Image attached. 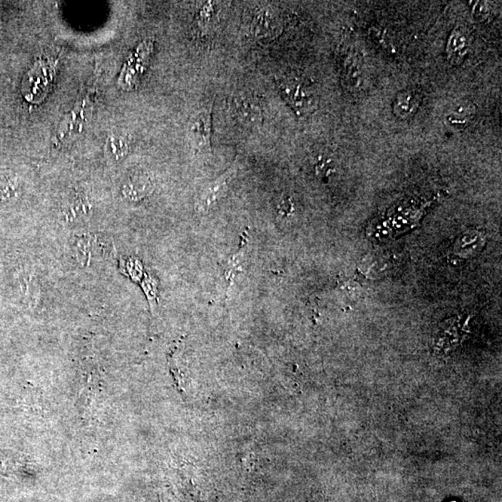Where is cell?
Here are the masks:
<instances>
[{
	"instance_id": "cell-1",
	"label": "cell",
	"mask_w": 502,
	"mask_h": 502,
	"mask_svg": "<svg viewBox=\"0 0 502 502\" xmlns=\"http://www.w3.org/2000/svg\"><path fill=\"white\" fill-rule=\"evenodd\" d=\"M278 91L297 116L313 114L319 106V98L311 86L298 78L282 76L275 81Z\"/></svg>"
},
{
	"instance_id": "cell-2",
	"label": "cell",
	"mask_w": 502,
	"mask_h": 502,
	"mask_svg": "<svg viewBox=\"0 0 502 502\" xmlns=\"http://www.w3.org/2000/svg\"><path fill=\"white\" fill-rule=\"evenodd\" d=\"M213 100L195 110L188 121V137L190 145L198 152L208 153L211 148Z\"/></svg>"
},
{
	"instance_id": "cell-3",
	"label": "cell",
	"mask_w": 502,
	"mask_h": 502,
	"mask_svg": "<svg viewBox=\"0 0 502 502\" xmlns=\"http://www.w3.org/2000/svg\"><path fill=\"white\" fill-rule=\"evenodd\" d=\"M72 250L76 262L87 267L105 258L110 250L106 240L101 235L84 234L73 240Z\"/></svg>"
},
{
	"instance_id": "cell-4",
	"label": "cell",
	"mask_w": 502,
	"mask_h": 502,
	"mask_svg": "<svg viewBox=\"0 0 502 502\" xmlns=\"http://www.w3.org/2000/svg\"><path fill=\"white\" fill-rule=\"evenodd\" d=\"M60 213L66 225H81L91 218L93 205L83 192L76 191L63 199Z\"/></svg>"
},
{
	"instance_id": "cell-5",
	"label": "cell",
	"mask_w": 502,
	"mask_h": 502,
	"mask_svg": "<svg viewBox=\"0 0 502 502\" xmlns=\"http://www.w3.org/2000/svg\"><path fill=\"white\" fill-rule=\"evenodd\" d=\"M237 170V165H232L219 178L213 180V182L205 186L204 189H202L197 205H195V209H197L198 212H206L212 207L214 203H216L220 198L225 195L226 191H227L229 183L234 178Z\"/></svg>"
},
{
	"instance_id": "cell-6",
	"label": "cell",
	"mask_w": 502,
	"mask_h": 502,
	"mask_svg": "<svg viewBox=\"0 0 502 502\" xmlns=\"http://www.w3.org/2000/svg\"><path fill=\"white\" fill-rule=\"evenodd\" d=\"M280 29V21L274 8L268 6L257 8L253 11L250 23V32L257 39L275 36Z\"/></svg>"
},
{
	"instance_id": "cell-7",
	"label": "cell",
	"mask_w": 502,
	"mask_h": 502,
	"mask_svg": "<svg viewBox=\"0 0 502 502\" xmlns=\"http://www.w3.org/2000/svg\"><path fill=\"white\" fill-rule=\"evenodd\" d=\"M232 114L238 122L249 127L262 121V109L258 101L247 95L240 94L232 101Z\"/></svg>"
},
{
	"instance_id": "cell-8",
	"label": "cell",
	"mask_w": 502,
	"mask_h": 502,
	"mask_svg": "<svg viewBox=\"0 0 502 502\" xmlns=\"http://www.w3.org/2000/svg\"><path fill=\"white\" fill-rule=\"evenodd\" d=\"M154 190L151 177L143 171H136L125 179L122 185V195L128 200L135 202L149 195Z\"/></svg>"
},
{
	"instance_id": "cell-9",
	"label": "cell",
	"mask_w": 502,
	"mask_h": 502,
	"mask_svg": "<svg viewBox=\"0 0 502 502\" xmlns=\"http://www.w3.org/2000/svg\"><path fill=\"white\" fill-rule=\"evenodd\" d=\"M421 103V95L414 90H405L397 95L393 103L394 114L400 119L416 114Z\"/></svg>"
},
{
	"instance_id": "cell-10",
	"label": "cell",
	"mask_w": 502,
	"mask_h": 502,
	"mask_svg": "<svg viewBox=\"0 0 502 502\" xmlns=\"http://www.w3.org/2000/svg\"><path fill=\"white\" fill-rule=\"evenodd\" d=\"M471 47L470 36L464 29H456L449 36L446 53L453 63H460L469 53Z\"/></svg>"
},
{
	"instance_id": "cell-11",
	"label": "cell",
	"mask_w": 502,
	"mask_h": 502,
	"mask_svg": "<svg viewBox=\"0 0 502 502\" xmlns=\"http://www.w3.org/2000/svg\"><path fill=\"white\" fill-rule=\"evenodd\" d=\"M476 114V107L471 103H462L451 110L446 116V121L456 130H463L471 124Z\"/></svg>"
},
{
	"instance_id": "cell-12",
	"label": "cell",
	"mask_w": 502,
	"mask_h": 502,
	"mask_svg": "<svg viewBox=\"0 0 502 502\" xmlns=\"http://www.w3.org/2000/svg\"><path fill=\"white\" fill-rule=\"evenodd\" d=\"M246 246L247 242L244 238L240 251L228 260L227 265H226L225 269V277L226 282L228 283V286H230L235 275L240 274V272H243L242 266H243L245 254H246Z\"/></svg>"
},
{
	"instance_id": "cell-13",
	"label": "cell",
	"mask_w": 502,
	"mask_h": 502,
	"mask_svg": "<svg viewBox=\"0 0 502 502\" xmlns=\"http://www.w3.org/2000/svg\"><path fill=\"white\" fill-rule=\"evenodd\" d=\"M122 274L127 275L134 282H140L145 277V270H143V263L136 258L121 259L119 262Z\"/></svg>"
},
{
	"instance_id": "cell-14",
	"label": "cell",
	"mask_w": 502,
	"mask_h": 502,
	"mask_svg": "<svg viewBox=\"0 0 502 502\" xmlns=\"http://www.w3.org/2000/svg\"><path fill=\"white\" fill-rule=\"evenodd\" d=\"M110 155L116 160H121L128 151V140L123 135H114L110 138L109 146H107Z\"/></svg>"
},
{
	"instance_id": "cell-15",
	"label": "cell",
	"mask_w": 502,
	"mask_h": 502,
	"mask_svg": "<svg viewBox=\"0 0 502 502\" xmlns=\"http://www.w3.org/2000/svg\"><path fill=\"white\" fill-rule=\"evenodd\" d=\"M140 287L145 292L146 298L150 304H158V281L150 275H145L140 282Z\"/></svg>"
},
{
	"instance_id": "cell-16",
	"label": "cell",
	"mask_w": 502,
	"mask_h": 502,
	"mask_svg": "<svg viewBox=\"0 0 502 502\" xmlns=\"http://www.w3.org/2000/svg\"><path fill=\"white\" fill-rule=\"evenodd\" d=\"M347 78L352 87L356 88L360 87V84L364 81L363 71L359 63L357 61H351L347 66Z\"/></svg>"
},
{
	"instance_id": "cell-17",
	"label": "cell",
	"mask_w": 502,
	"mask_h": 502,
	"mask_svg": "<svg viewBox=\"0 0 502 502\" xmlns=\"http://www.w3.org/2000/svg\"><path fill=\"white\" fill-rule=\"evenodd\" d=\"M18 185L14 180H6L0 183V200H6L14 198L17 194Z\"/></svg>"
},
{
	"instance_id": "cell-18",
	"label": "cell",
	"mask_w": 502,
	"mask_h": 502,
	"mask_svg": "<svg viewBox=\"0 0 502 502\" xmlns=\"http://www.w3.org/2000/svg\"><path fill=\"white\" fill-rule=\"evenodd\" d=\"M473 15L476 20L483 21L488 20V18L491 15V8L489 7L488 3L478 2L473 8Z\"/></svg>"
},
{
	"instance_id": "cell-19",
	"label": "cell",
	"mask_w": 502,
	"mask_h": 502,
	"mask_svg": "<svg viewBox=\"0 0 502 502\" xmlns=\"http://www.w3.org/2000/svg\"><path fill=\"white\" fill-rule=\"evenodd\" d=\"M317 171L318 175L320 176H327L329 171H332V168L329 166V161L322 160L317 164Z\"/></svg>"
},
{
	"instance_id": "cell-20",
	"label": "cell",
	"mask_w": 502,
	"mask_h": 502,
	"mask_svg": "<svg viewBox=\"0 0 502 502\" xmlns=\"http://www.w3.org/2000/svg\"><path fill=\"white\" fill-rule=\"evenodd\" d=\"M280 212L283 214H290V211L293 209V205L290 199L284 200L282 203L280 204Z\"/></svg>"
},
{
	"instance_id": "cell-21",
	"label": "cell",
	"mask_w": 502,
	"mask_h": 502,
	"mask_svg": "<svg viewBox=\"0 0 502 502\" xmlns=\"http://www.w3.org/2000/svg\"><path fill=\"white\" fill-rule=\"evenodd\" d=\"M449 502H457V501H449Z\"/></svg>"
}]
</instances>
